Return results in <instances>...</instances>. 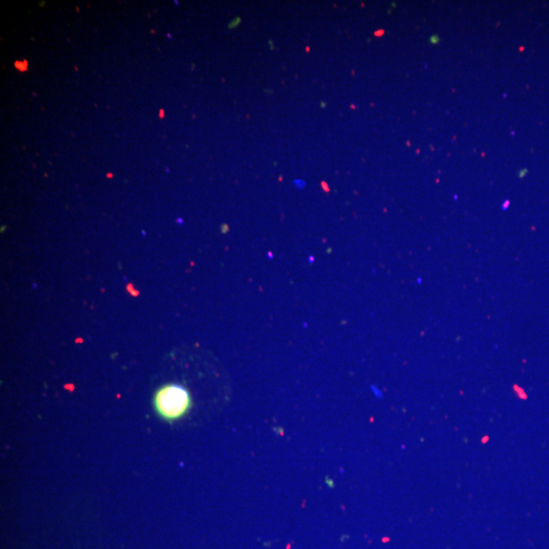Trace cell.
Here are the masks:
<instances>
[{
  "label": "cell",
  "mask_w": 549,
  "mask_h": 549,
  "mask_svg": "<svg viewBox=\"0 0 549 549\" xmlns=\"http://www.w3.org/2000/svg\"><path fill=\"white\" fill-rule=\"evenodd\" d=\"M164 115H165V113H164V110H163V109H161V110H160V111H159V117H160V118H163V117H164Z\"/></svg>",
  "instance_id": "cell-3"
},
{
  "label": "cell",
  "mask_w": 549,
  "mask_h": 549,
  "mask_svg": "<svg viewBox=\"0 0 549 549\" xmlns=\"http://www.w3.org/2000/svg\"><path fill=\"white\" fill-rule=\"evenodd\" d=\"M157 413L167 421L183 417L191 406L188 391L180 385L170 384L160 388L154 398Z\"/></svg>",
  "instance_id": "cell-1"
},
{
  "label": "cell",
  "mask_w": 549,
  "mask_h": 549,
  "mask_svg": "<svg viewBox=\"0 0 549 549\" xmlns=\"http://www.w3.org/2000/svg\"><path fill=\"white\" fill-rule=\"evenodd\" d=\"M15 66L17 69L21 70V71H26L28 69V61L27 60H24V61H16L15 63Z\"/></svg>",
  "instance_id": "cell-2"
}]
</instances>
